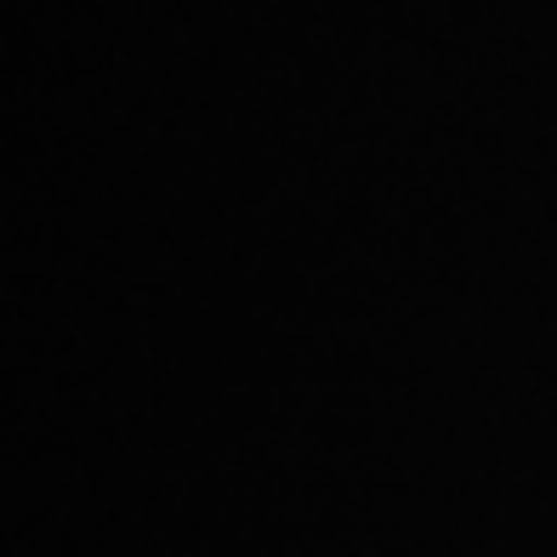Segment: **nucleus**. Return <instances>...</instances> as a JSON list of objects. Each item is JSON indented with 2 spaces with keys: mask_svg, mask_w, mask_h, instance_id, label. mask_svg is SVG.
<instances>
[]
</instances>
